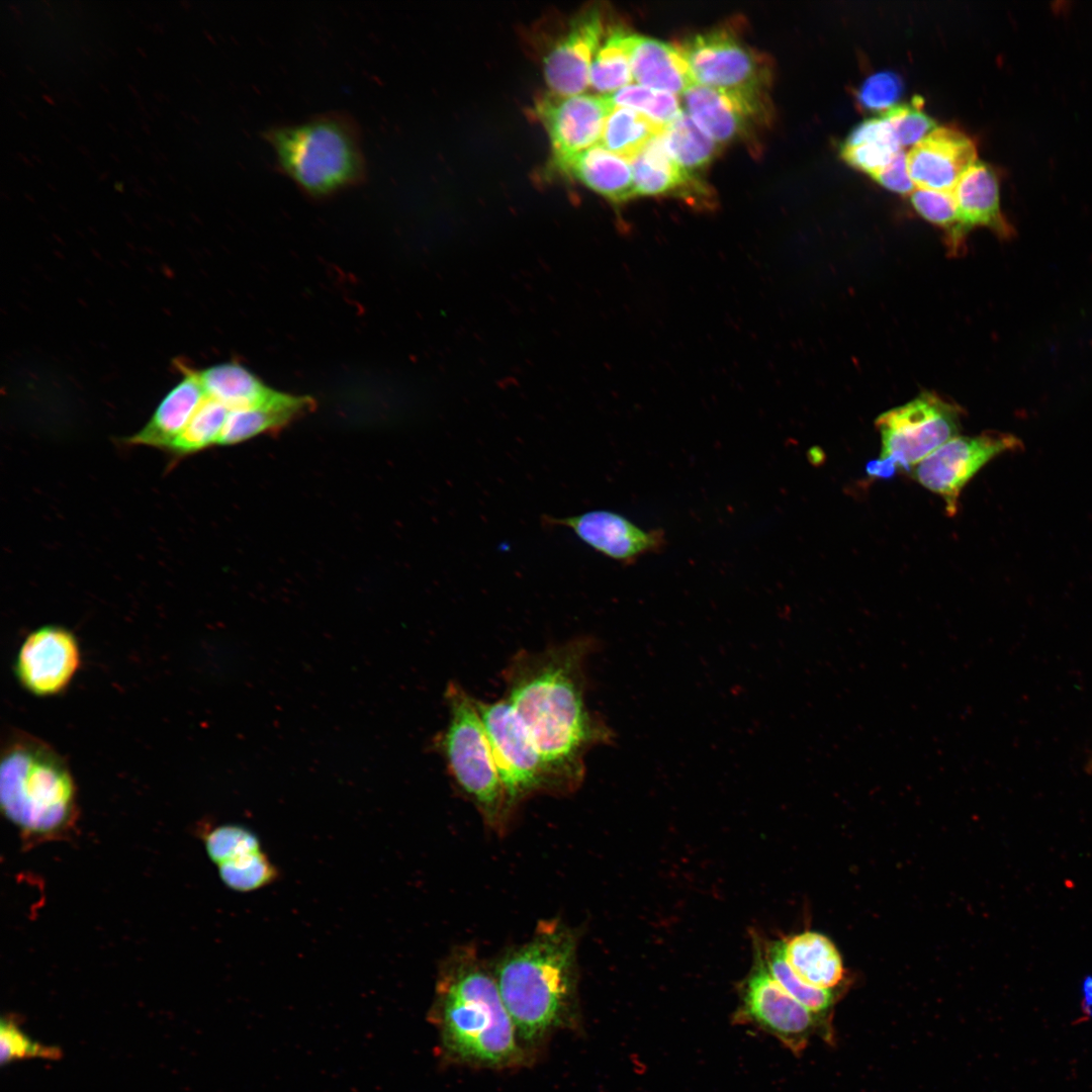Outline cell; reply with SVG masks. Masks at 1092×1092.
<instances>
[{
    "instance_id": "obj_8",
    "label": "cell",
    "mask_w": 1092,
    "mask_h": 1092,
    "mask_svg": "<svg viewBox=\"0 0 1092 1092\" xmlns=\"http://www.w3.org/2000/svg\"><path fill=\"white\" fill-rule=\"evenodd\" d=\"M733 1020L774 1036L795 1056H801L814 1035L828 1043L834 1037L831 1019L814 1013L778 984L755 939L753 965L739 986Z\"/></svg>"
},
{
    "instance_id": "obj_20",
    "label": "cell",
    "mask_w": 1092,
    "mask_h": 1092,
    "mask_svg": "<svg viewBox=\"0 0 1092 1092\" xmlns=\"http://www.w3.org/2000/svg\"><path fill=\"white\" fill-rule=\"evenodd\" d=\"M684 111L719 146L742 136L756 118L732 95L701 84L681 94Z\"/></svg>"
},
{
    "instance_id": "obj_40",
    "label": "cell",
    "mask_w": 1092,
    "mask_h": 1092,
    "mask_svg": "<svg viewBox=\"0 0 1092 1092\" xmlns=\"http://www.w3.org/2000/svg\"><path fill=\"white\" fill-rule=\"evenodd\" d=\"M897 465L888 459L879 458L867 465V472L872 477H892L897 471Z\"/></svg>"
},
{
    "instance_id": "obj_4",
    "label": "cell",
    "mask_w": 1092,
    "mask_h": 1092,
    "mask_svg": "<svg viewBox=\"0 0 1092 1092\" xmlns=\"http://www.w3.org/2000/svg\"><path fill=\"white\" fill-rule=\"evenodd\" d=\"M3 815L25 839L44 841L69 831L78 815L77 789L65 759L47 742L13 732L0 763Z\"/></svg>"
},
{
    "instance_id": "obj_36",
    "label": "cell",
    "mask_w": 1092,
    "mask_h": 1092,
    "mask_svg": "<svg viewBox=\"0 0 1092 1092\" xmlns=\"http://www.w3.org/2000/svg\"><path fill=\"white\" fill-rule=\"evenodd\" d=\"M0 1052L2 1065L31 1058L57 1060L62 1055L58 1048L31 1039L19 1028L16 1019L10 1016L1 1020Z\"/></svg>"
},
{
    "instance_id": "obj_28",
    "label": "cell",
    "mask_w": 1092,
    "mask_h": 1092,
    "mask_svg": "<svg viewBox=\"0 0 1092 1092\" xmlns=\"http://www.w3.org/2000/svg\"><path fill=\"white\" fill-rule=\"evenodd\" d=\"M629 34L622 27L611 28L594 57L589 86L600 95L612 94L633 80L628 52Z\"/></svg>"
},
{
    "instance_id": "obj_33",
    "label": "cell",
    "mask_w": 1092,
    "mask_h": 1092,
    "mask_svg": "<svg viewBox=\"0 0 1092 1092\" xmlns=\"http://www.w3.org/2000/svg\"><path fill=\"white\" fill-rule=\"evenodd\" d=\"M608 97L615 107L634 109L661 127L670 123L682 111L676 95L639 84H629Z\"/></svg>"
},
{
    "instance_id": "obj_23",
    "label": "cell",
    "mask_w": 1092,
    "mask_h": 1092,
    "mask_svg": "<svg viewBox=\"0 0 1092 1092\" xmlns=\"http://www.w3.org/2000/svg\"><path fill=\"white\" fill-rule=\"evenodd\" d=\"M782 941L785 959L800 979L817 988L840 987L845 969L839 950L829 937L805 930Z\"/></svg>"
},
{
    "instance_id": "obj_19",
    "label": "cell",
    "mask_w": 1092,
    "mask_h": 1092,
    "mask_svg": "<svg viewBox=\"0 0 1092 1092\" xmlns=\"http://www.w3.org/2000/svg\"><path fill=\"white\" fill-rule=\"evenodd\" d=\"M628 52L632 76L639 85L681 95L695 84L678 47L630 33Z\"/></svg>"
},
{
    "instance_id": "obj_14",
    "label": "cell",
    "mask_w": 1092,
    "mask_h": 1092,
    "mask_svg": "<svg viewBox=\"0 0 1092 1092\" xmlns=\"http://www.w3.org/2000/svg\"><path fill=\"white\" fill-rule=\"evenodd\" d=\"M542 520L545 526L569 529L588 547L624 565L660 552L666 545L663 530H644L611 511L595 510L562 518L544 516Z\"/></svg>"
},
{
    "instance_id": "obj_26",
    "label": "cell",
    "mask_w": 1092,
    "mask_h": 1092,
    "mask_svg": "<svg viewBox=\"0 0 1092 1092\" xmlns=\"http://www.w3.org/2000/svg\"><path fill=\"white\" fill-rule=\"evenodd\" d=\"M760 946L767 970L778 984L793 998L814 1013L831 1019V1011L840 997L839 988L822 989L800 979L787 963L782 939H763L754 936Z\"/></svg>"
},
{
    "instance_id": "obj_21",
    "label": "cell",
    "mask_w": 1092,
    "mask_h": 1092,
    "mask_svg": "<svg viewBox=\"0 0 1092 1092\" xmlns=\"http://www.w3.org/2000/svg\"><path fill=\"white\" fill-rule=\"evenodd\" d=\"M184 377L164 397L148 424L127 439L131 445L169 448L188 424L205 392L197 370L178 363Z\"/></svg>"
},
{
    "instance_id": "obj_41",
    "label": "cell",
    "mask_w": 1092,
    "mask_h": 1092,
    "mask_svg": "<svg viewBox=\"0 0 1092 1092\" xmlns=\"http://www.w3.org/2000/svg\"><path fill=\"white\" fill-rule=\"evenodd\" d=\"M1083 1010L1092 1017V977H1087L1082 985Z\"/></svg>"
},
{
    "instance_id": "obj_39",
    "label": "cell",
    "mask_w": 1092,
    "mask_h": 1092,
    "mask_svg": "<svg viewBox=\"0 0 1092 1092\" xmlns=\"http://www.w3.org/2000/svg\"><path fill=\"white\" fill-rule=\"evenodd\" d=\"M884 187L901 194H910L915 184L910 178L907 167V154L899 150L893 159L872 177Z\"/></svg>"
},
{
    "instance_id": "obj_13",
    "label": "cell",
    "mask_w": 1092,
    "mask_h": 1092,
    "mask_svg": "<svg viewBox=\"0 0 1092 1092\" xmlns=\"http://www.w3.org/2000/svg\"><path fill=\"white\" fill-rule=\"evenodd\" d=\"M81 664L75 635L59 626H43L29 633L14 662L19 684L37 697L57 696L70 685Z\"/></svg>"
},
{
    "instance_id": "obj_6",
    "label": "cell",
    "mask_w": 1092,
    "mask_h": 1092,
    "mask_svg": "<svg viewBox=\"0 0 1092 1092\" xmlns=\"http://www.w3.org/2000/svg\"><path fill=\"white\" fill-rule=\"evenodd\" d=\"M448 721L434 745L457 790L475 807L487 828L507 832L514 816L475 705L459 684L445 690Z\"/></svg>"
},
{
    "instance_id": "obj_17",
    "label": "cell",
    "mask_w": 1092,
    "mask_h": 1092,
    "mask_svg": "<svg viewBox=\"0 0 1092 1092\" xmlns=\"http://www.w3.org/2000/svg\"><path fill=\"white\" fill-rule=\"evenodd\" d=\"M660 133L651 139L630 162L635 197L676 196L694 206H711L712 195L708 187L673 160Z\"/></svg>"
},
{
    "instance_id": "obj_38",
    "label": "cell",
    "mask_w": 1092,
    "mask_h": 1092,
    "mask_svg": "<svg viewBox=\"0 0 1092 1092\" xmlns=\"http://www.w3.org/2000/svg\"><path fill=\"white\" fill-rule=\"evenodd\" d=\"M901 149L903 148L897 143L869 141L853 146H840V156L853 168L873 177Z\"/></svg>"
},
{
    "instance_id": "obj_30",
    "label": "cell",
    "mask_w": 1092,
    "mask_h": 1092,
    "mask_svg": "<svg viewBox=\"0 0 1092 1092\" xmlns=\"http://www.w3.org/2000/svg\"><path fill=\"white\" fill-rule=\"evenodd\" d=\"M229 413L223 403L205 393L184 430L168 449L186 455L217 444Z\"/></svg>"
},
{
    "instance_id": "obj_42",
    "label": "cell",
    "mask_w": 1092,
    "mask_h": 1092,
    "mask_svg": "<svg viewBox=\"0 0 1092 1092\" xmlns=\"http://www.w3.org/2000/svg\"><path fill=\"white\" fill-rule=\"evenodd\" d=\"M43 98H44V99H46V100H47L48 102H50L51 104H54V102H53V101H52V100H51L50 98H48V96L43 95Z\"/></svg>"
},
{
    "instance_id": "obj_18",
    "label": "cell",
    "mask_w": 1092,
    "mask_h": 1092,
    "mask_svg": "<svg viewBox=\"0 0 1092 1092\" xmlns=\"http://www.w3.org/2000/svg\"><path fill=\"white\" fill-rule=\"evenodd\" d=\"M951 194L968 233L975 226H985L1002 240L1015 236L1013 225L1002 212L999 178L990 164L977 160L959 179Z\"/></svg>"
},
{
    "instance_id": "obj_1",
    "label": "cell",
    "mask_w": 1092,
    "mask_h": 1092,
    "mask_svg": "<svg viewBox=\"0 0 1092 1092\" xmlns=\"http://www.w3.org/2000/svg\"><path fill=\"white\" fill-rule=\"evenodd\" d=\"M595 648L577 637L542 650H522L504 669L506 699L524 724L557 782L574 793L585 775L584 759L614 733L585 701V664Z\"/></svg>"
},
{
    "instance_id": "obj_29",
    "label": "cell",
    "mask_w": 1092,
    "mask_h": 1092,
    "mask_svg": "<svg viewBox=\"0 0 1092 1092\" xmlns=\"http://www.w3.org/2000/svg\"><path fill=\"white\" fill-rule=\"evenodd\" d=\"M662 129L663 127L634 109L614 107L607 117L599 144L631 162Z\"/></svg>"
},
{
    "instance_id": "obj_9",
    "label": "cell",
    "mask_w": 1092,
    "mask_h": 1092,
    "mask_svg": "<svg viewBox=\"0 0 1092 1092\" xmlns=\"http://www.w3.org/2000/svg\"><path fill=\"white\" fill-rule=\"evenodd\" d=\"M493 759L514 812L536 795L562 796L524 724L506 698L475 699Z\"/></svg>"
},
{
    "instance_id": "obj_5",
    "label": "cell",
    "mask_w": 1092,
    "mask_h": 1092,
    "mask_svg": "<svg viewBox=\"0 0 1092 1092\" xmlns=\"http://www.w3.org/2000/svg\"><path fill=\"white\" fill-rule=\"evenodd\" d=\"M263 138L277 169L308 197L328 198L367 179L361 129L347 112L330 111L275 124Z\"/></svg>"
},
{
    "instance_id": "obj_12",
    "label": "cell",
    "mask_w": 1092,
    "mask_h": 1092,
    "mask_svg": "<svg viewBox=\"0 0 1092 1092\" xmlns=\"http://www.w3.org/2000/svg\"><path fill=\"white\" fill-rule=\"evenodd\" d=\"M614 107L608 95L600 94L559 96L549 92L537 100L535 112L548 132L556 168L600 143Z\"/></svg>"
},
{
    "instance_id": "obj_2",
    "label": "cell",
    "mask_w": 1092,
    "mask_h": 1092,
    "mask_svg": "<svg viewBox=\"0 0 1092 1092\" xmlns=\"http://www.w3.org/2000/svg\"><path fill=\"white\" fill-rule=\"evenodd\" d=\"M446 1056L484 1069L516 1068L530 1060L502 999L491 964L475 946H454L439 965L429 1011Z\"/></svg>"
},
{
    "instance_id": "obj_25",
    "label": "cell",
    "mask_w": 1092,
    "mask_h": 1092,
    "mask_svg": "<svg viewBox=\"0 0 1092 1092\" xmlns=\"http://www.w3.org/2000/svg\"><path fill=\"white\" fill-rule=\"evenodd\" d=\"M197 373L205 393L230 411L256 406L274 391L237 363L214 365Z\"/></svg>"
},
{
    "instance_id": "obj_34",
    "label": "cell",
    "mask_w": 1092,
    "mask_h": 1092,
    "mask_svg": "<svg viewBox=\"0 0 1092 1092\" xmlns=\"http://www.w3.org/2000/svg\"><path fill=\"white\" fill-rule=\"evenodd\" d=\"M217 871L228 888L242 893L262 889L275 882L279 875L264 850L242 862Z\"/></svg>"
},
{
    "instance_id": "obj_10",
    "label": "cell",
    "mask_w": 1092,
    "mask_h": 1092,
    "mask_svg": "<svg viewBox=\"0 0 1092 1092\" xmlns=\"http://www.w3.org/2000/svg\"><path fill=\"white\" fill-rule=\"evenodd\" d=\"M963 408L930 391L882 413L875 421L880 433V458L912 469L942 444L959 435Z\"/></svg>"
},
{
    "instance_id": "obj_16",
    "label": "cell",
    "mask_w": 1092,
    "mask_h": 1092,
    "mask_svg": "<svg viewBox=\"0 0 1092 1092\" xmlns=\"http://www.w3.org/2000/svg\"><path fill=\"white\" fill-rule=\"evenodd\" d=\"M976 161L974 141L946 125L934 128L907 153L908 172L915 186L944 192H951Z\"/></svg>"
},
{
    "instance_id": "obj_7",
    "label": "cell",
    "mask_w": 1092,
    "mask_h": 1092,
    "mask_svg": "<svg viewBox=\"0 0 1092 1092\" xmlns=\"http://www.w3.org/2000/svg\"><path fill=\"white\" fill-rule=\"evenodd\" d=\"M695 83L737 98L757 119L768 114V63L725 28L696 34L678 46Z\"/></svg>"
},
{
    "instance_id": "obj_31",
    "label": "cell",
    "mask_w": 1092,
    "mask_h": 1092,
    "mask_svg": "<svg viewBox=\"0 0 1092 1092\" xmlns=\"http://www.w3.org/2000/svg\"><path fill=\"white\" fill-rule=\"evenodd\" d=\"M910 201L923 218L944 231L949 252L957 255L963 251L968 232L959 217L951 192L916 187L910 193Z\"/></svg>"
},
{
    "instance_id": "obj_15",
    "label": "cell",
    "mask_w": 1092,
    "mask_h": 1092,
    "mask_svg": "<svg viewBox=\"0 0 1092 1092\" xmlns=\"http://www.w3.org/2000/svg\"><path fill=\"white\" fill-rule=\"evenodd\" d=\"M605 32L599 8H588L572 19L543 61L544 78L551 93L559 96L584 93L589 86L592 62Z\"/></svg>"
},
{
    "instance_id": "obj_32",
    "label": "cell",
    "mask_w": 1092,
    "mask_h": 1092,
    "mask_svg": "<svg viewBox=\"0 0 1092 1092\" xmlns=\"http://www.w3.org/2000/svg\"><path fill=\"white\" fill-rule=\"evenodd\" d=\"M203 843L217 870L246 860L263 851L258 836L242 825L223 824L207 831Z\"/></svg>"
},
{
    "instance_id": "obj_24",
    "label": "cell",
    "mask_w": 1092,
    "mask_h": 1092,
    "mask_svg": "<svg viewBox=\"0 0 1092 1092\" xmlns=\"http://www.w3.org/2000/svg\"><path fill=\"white\" fill-rule=\"evenodd\" d=\"M314 400L274 390L262 403L230 411L217 444L232 445L267 431L280 429L312 410Z\"/></svg>"
},
{
    "instance_id": "obj_3",
    "label": "cell",
    "mask_w": 1092,
    "mask_h": 1092,
    "mask_svg": "<svg viewBox=\"0 0 1092 1092\" xmlns=\"http://www.w3.org/2000/svg\"><path fill=\"white\" fill-rule=\"evenodd\" d=\"M578 936L559 919L543 920L491 969L518 1037L529 1054L578 1020Z\"/></svg>"
},
{
    "instance_id": "obj_37",
    "label": "cell",
    "mask_w": 1092,
    "mask_h": 1092,
    "mask_svg": "<svg viewBox=\"0 0 1092 1092\" xmlns=\"http://www.w3.org/2000/svg\"><path fill=\"white\" fill-rule=\"evenodd\" d=\"M904 90L901 77L893 71L869 76L856 90V100L866 111L882 113L896 105Z\"/></svg>"
},
{
    "instance_id": "obj_27",
    "label": "cell",
    "mask_w": 1092,
    "mask_h": 1092,
    "mask_svg": "<svg viewBox=\"0 0 1092 1092\" xmlns=\"http://www.w3.org/2000/svg\"><path fill=\"white\" fill-rule=\"evenodd\" d=\"M673 160L690 175L697 177L713 160L718 144L682 111L660 133Z\"/></svg>"
},
{
    "instance_id": "obj_35",
    "label": "cell",
    "mask_w": 1092,
    "mask_h": 1092,
    "mask_svg": "<svg viewBox=\"0 0 1092 1092\" xmlns=\"http://www.w3.org/2000/svg\"><path fill=\"white\" fill-rule=\"evenodd\" d=\"M922 103L921 97H914L909 103L896 104L882 112L901 148L914 146L937 127L936 121L922 109Z\"/></svg>"
},
{
    "instance_id": "obj_22",
    "label": "cell",
    "mask_w": 1092,
    "mask_h": 1092,
    "mask_svg": "<svg viewBox=\"0 0 1092 1092\" xmlns=\"http://www.w3.org/2000/svg\"><path fill=\"white\" fill-rule=\"evenodd\" d=\"M614 203L635 197L631 164L597 144L557 168Z\"/></svg>"
},
{
    "instance_id": "obj_11",
    "label": "cell",
    "mask_w": 1092,
    "mask_h": 1092,
    "mask_svg": "<svg viewBox=\"0 0 1092 1092\" xmlns=\"http://www.w3.org/2000/svg\"><path fill=\"white\" fill-rule=\"evenodd\" d=\"M1011 435L986 432L978 436H956L911 469L912 477L939 495L946 514L959 510V498L968 482L992 459L1018 448Z\"/></svg>"
}]
</instances>
